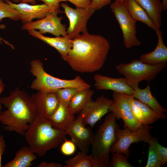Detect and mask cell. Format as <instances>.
<instances>
[{
	"mask_svg": "<svg viewBox=\"0 0 167 167\" xmlns=\"http://www.w3.org/2000/svg\"><path fill=\"white\" fill-rule=\"evenodd\" d=\"M71 41L72 47L65 61L73 70L92 73L102 68L110 48L106 38L87 32L80 34Z\"/></svg>",
	"mask_w": 167,
	"mask_h": 167,
	"instance_id": "obj_1",
	"label": "cell"
},
{
	"mask_svg": "<svg viewBox=\"0 0 167 167\" xmlns=\"http://www.w3.org/2000/svg\"><path fill=\"white\" fill-rule=\"evenodd\" d=\"M0 100L7 108L0 112V122L4 130L24 135L37 115L31 96L18 88Z\"/></svg>",
	"mask_w": 167,
	"mask_h": 167,
	"instance_id": "obj_2",
	"label": "cell"
},
{
	"mask_svg": "<svg viewBox=\"0 0 167 167\" xmlns=\"http://www.w3.org/2000/svg\"><path fill=\"white\" fill-rule=\"evenodd\" d=\"M66 135L65 131L54 128L49 120L37 114L24 135L32 152L41 157L61 144Z\"/></svg>",
	"mask_w": 167,
	"mask_h": 167,
	"instance_id": "obj_3",
	"label": "cell"
},
{
	"mask_svg": "<svg viewBox=\"0 0 167 167\" xmlns=\"http://www.w3.org/2000/svg\"><path fill=\"white\" fill-rule=\"evenodd\" d=\"M119 128L116 119L110 112L94 133L91 145V155L98 167H108L110 149L118 139L117 133Z\"/></svg>",
	"mask_w": 167,
	"mask_h": 167,
	"instance_id": "obj_4",
	"label": "cell"
},
{
	"mask_svg": "<svg viewBox=\"0 0 167 167\" xmlns=\"http://www.w3.org/2000/svg\"><path fill=\"white\" fill-rule=\"evenodd\" d=\"M30 72L35 78L33 80L30 88L44 92H55L58 89L73 87L79 89L90 88L91 85L78 75L72 79H64L52 76L44 70L42 62L39 59H35L30 63Z\"/></svg>",
	"mask_w": 167,
	"mask_h": 167,
	"instance_id": "obj_5",
	"label": "cell"
},
{
	"mask_svg": "<svg viewBox=\"0 0 167 167\" xmlns=\"http://www.w3.org/2000/svg\"><path fill=\"white\" fill-rule=\"evenodd\" d=\"M166 65L167 63L151 65L136 59L128 63H121L115 68L120 74L125 76L128 84L134 90L139 87L140 82H150L154 79Z\"/></svg>",
	"mask_w": 167,
	"mask_h": 167,
	"instance_id": "obj_6",
	"label": "cell"
},
{
	"mask_svg": "<svg viewBox=\"0 0 167 167\" xmlns=\"http://www.w3.org/2000/svg\"><path fill=\"white\" fill-rule=\"evenodd\" d=\"M110 8L122 32L123 44L127 49L139 46L141 42L136 36V22L132 17L123 2H115Z\"/></svg>",
	"mask_w": 167,
	"mask_h": 167,
	"instance_id": "obj_7",
	"label": "cell"
},
{
	"mask_svg": "<svg viewBox=\"0 0 167 167\" xmlns=\"http://www.w3.org/2000/svg\"><path fill=\"white\" fill-rule=\"evenodd\" d=\"M153 126L142 124L137 130L132 131L127 127L123 129L119 128L117 133L118 139L111 148L110 152L122 153L128 158L130 156L131 145L135 143H148L153 137L150 131Z\"/></svg>",
	"mask_w": 167,
	"mask_h": 167,
	"instance_id": "obj_8",
	"label": "cell"
},
{
	"mask_svg": "<svg viewBox=\"0 0 167 167\" xmlns=\"http://www.w3.org/2000/svg\"><path fill=\"white\" fill-rule=\"evenodd\" d=\"M131 95L113 92V101L109 109L116 119H122L124 123V128L127 127L135 131L142 125L135 118L130 104Z\"/></svg>",
	"mask_w": 167,
	"mask_h": 167,
	"instance_id": "obj_9",
	"label": "cell"
},
{
	"mask_svg": "<svg viewBox=\"0 0 167 167\" xmlns=\"http://www.w3.org/2000/svg\"><path fill=\"white\" fill-rule=\"evenodd\" d=\"M61 5L69 21V25L66 30L67 37L73 40L80 33L88 32L87 23L95 11L91 8H73L64 3H62Z\"/></svg>",
	"mask_w": 167,
	"mask_h": 167,
	"instance_id": "obj_10",
	"label": "cell"
},
{
	"mask_svg": "<svg viewBox=\"0 0 167 167\" xmlns=\"http://www.w3.org/2000/svg\"><path fill=\"white\" fill-rule=\"evenodd\" d=\"M61 12L59 9L48 14L44 18L23 25L21 29L27 31L38 30L42 35L47 33L56 36H67L66 26L61 23L62 17H58V14Z\"/></svg>",
	"mask_w": 167,
	"mask_h": 167,
	"instance_id": "obj_11",
	"label": "cell"
},
{
	"mask_svg": "<svg viewBox=\"0 0 167 167\" xmlns=\"http://www.w3.org/2000/svg\"><path fill=\"white\" fill-rule=\"evenodd\" d=\"M65 131L81 151L88 153L94 133L90 126L84 124L82 116L79 115Z\"/></svg>",
	"mask_w": 167,
	"mask_h": 167,
	"instance_id": "obj_12",
	"label": "cell"
},
{
	"mask_svg": "<svg viewBox=\"0 0 167 167\" xmlns=\"http://www.w3.org/2000/svg\"><path fill=\"white\" fill-rule=\"evenodd\" d=\"M113 101L103 95L93 101L92 100L79 112L85 125L91 128L105 114L109 112V107Z\"/></svg>",
	"mask_w": 167,
	"mask_h": 167,
	"instance_id": "obj_13",
	"label": "cell"
},
{
	"mask_svg": "<svg viewBox=\"0 0 167 167\" xmlns=\"http://www.w3.org/2000/svg\"><path fill=\"white\" fill-rule=\"evenodd\" d=\"M31 96L37 114L48 120L57 109L60 102L55 92L38 91Z\"/></svg>",
	"mask_w": 167,
	"mask_h": 167,
	"instance_id": "obj_14",
	"label": "cell"
},
{
	"mask_svg": "<svg viewBox=\"0 0 167 167\" xmlns=\"http://www.w3.org/2000/svg\"><path fill=\"white\" fill-rule=\"evenodd\" d=\"M4 1L10 7L16 9L19 12L21 16L20 20L23 25L31 22L35 19H42L49 14L58 10L52 9L45 4L30 5L27 3L20 2L16 4L9 0Z\"/></svg>",
	"mask_w": 167,
	"mask_h": 167,
	"instance_id": "obj_15",
	"label": "cell"
},
{
	"mask_svg": "<svg viewBox=\"0 0 167 167\" xmlns=\"http://www.w3.org/2000/svg\"><path fill=\"white\" fill-rule=\"evenodd\" d=\"M96 88L98 90H111L133 96L134 89L128 84L125 77L114 78L96 74L94 76Z\"/></svg>",
	"mask_w": 167,
	"mask_h": 167,
	"instance_id": "obj_16",
	"label": "cell"
},
{
	"mask_svg": "<svg viewBox=\"0 0 167 167\" xmlns=\"http://www.w3.org/2000/svg\"><path fill=\"white\" fill-rule=\"evenodd\" d=\"M29 34L39 39L54 48L60 54L62 58L65 61L68 53L72 47L71 40L66 36H56L51 37L46 36L35 29L27 31Z\"/></svg>",
	"mask_w": 167,
	"mask_h": 167,
	"instance_id": "obj_17",
	"label": "cell"
},
{
	"mask_svg": "<svg viewBox=\"0 0 167 167\" xmlns=\"http://www.w3.org/2000/svg\"><path fill=\"white\" fill-rule=\"evenodd\" d=\"M158 38L157 45L152 52L141 55L139 60L142 62L156 65L167 62V47L163 40L162 31L160 29L155 30Z\"/></svg>",
	"mask_w": 167,
	"mask_h": 167,
	"instance_id": "obj_18",
	"label": "cell"
},
{
	"mask_svg": "<svg viewBox=\"0 0 167 167\" xmlns=\"http://www.w3.org/2000/svg\"><path fill=\"white\" fill-rule=\"evenodd\" d=\"M75 119L68 106L60 102L57 109L49 120L54 128L65 131Z\"/></svg>",
	"mask_w": 167,
	"mask_h": 167,
	"instance_id": "obj_19",
	"label": "cell"
},
{
	"mask_svg": "<svg viewBox=\"0 0 167 167\" xmlns=\"http://www.w3.org/2000/svg\"><path fill=\"white\" fill-rule=\"evenodd\" d=\"M144 10L156 28L160 29L161 24L163 10L160 0H135Z\"/></svg>",
	"mask_w": 167,
	"mask_h": 167,
	"instance_id": "obj_20",
	"label": "cell"
},
{
	"mask_svg": "<svg viewBox=\"0 0 167 167\" xmlns=\"http://www.w3.org/2000/svg\"><path fill=\"white\" fill-rule=\"evenodd\" d=\"M94 91L90 88L80 89L71 99L68 107L74 115L80 112L92 100Z\"/></svg>",
	"mask_w": 167,
	"mask_h": 167,
	"instance_id": "obj_21",
	"label": "cell"
},
{
	"mask_svg": "<svg viewBox=\"0 0 167 167\" xmlns=\"http://www.w3.org/2000/svg\"><path fill=\"white\" fill-rule=\"evenodd\" d=\"M133 96L157 112L163 113L167 112V110L160 104L152 95L148 84L144 88L141 89L138 87L135 89Z\"/></svg>",
	"mask_w": 167,
	"mask_h": 167,
	"instance_id": "obj_22",
	"label": "cell"
},
{
	"mask_svg": "<svg viewBox=\"0 0 167 167\" xmlns=\"http://www.w3.org/2000/svg\"><path fill=\"white\" fill-rule=\"evenodd\" d=\"M37 156L29 147H23L15 153L14 158L7 163L3 167H29L34 164L32 162Z\"/></svg>",
	"mask_w": 167,
	"mask_h": 167,
	"instance_id": "obj_23",
	"label": "cell"
},
{
	"mask_svg": "<svg viewBox=\"0 0 167 167\" xmlns=\"http://www.w3.org/2000/svg\"><path fill=\"white\" fill-rule=\"evenodd\" d=\"M124 2L130 15L136 22L139 21L154 30L156 27L144 10L135 0H124Z\"/></svg>",
	"mask_w": 167,
	"mask_h": 167,
	"instance_id": "obj_24",
	"label": "cell"
},
{
	"mask_svg": "<svg viewBox=\"0 0 167 167\" xmlns=\"http://www.w3.org/2000/svg\"><path fill=\"white\" fill-rule=\"evenodd\" d=\"M64 167H98L92 156L79 152L74 157L66 161Z\"/></svg>",
	"mask_w": 167,
	"mask_h": 167,
	"instance_id": "obj_25",
	"label": "cell"
},
{
	"mask_svg": "<svg viewBox=\"0 0 167 167\" xmlns=\"http://www.w3.org/2000/svg\"><path fill=\"white\" fill-rule=\"evenodd\" d=\"M132 101L141 109L147 125L153 123L159 119H165L167 117L165 113H160L154 111L145 104L134 98L133 97L132 98Z\"/></svg>",
	"mask_w": 167,
	"mask_h": 167,
	"instance_id": "obj_26",
	"label": "cell"
},
{
	"mask_svg": "<svg viewBox=\"0 0 167 167\" xmlns=\"http://www.w3.org/2000/svg\"><path fill=\"white\" fill-rule=\"evenodd\" d=\"M5 18L17 21L20 19L21 16L17 10L10 7L4 0H0V22Z\"/></svg>",
	"mask_w": 167,
	"mask_h": 167,
	"instance_id": "obj_27",
	"label": "cell"
},
{
	"mask_svg": "<svg viewBox=\"0 0 167 167\" xmlns=\"http://www.w3.org/2000/svg\"><path fill=\"white\" fill-rule=\"evenodd\" d=\"M80 89L73 87H67L56 90V93L60 102L68 106L73 96Z\"/></svg>",
	"mask_w": 167,
	"mask_h": 167,
	"instance_id": "obj_28",
	"label": "cell"
},
{
	"mask_svg": "<svg viewBox=\"0 0 167 167\" xmlns=\"http://www.w3.org/2000/svg\"><path fill=\"white\" fill-rule=\"evenodd\" d=\"M149 146H151L155 150L162 166L167 162V148L161 145L157 139L153 137L147 143Z\"/></svg>",
	"mask_w": 167,
	"mask_h": 167,
	"instance_id": "obj_29",
	"label": "cell"
},
{
	"mask_svg": "<svg viewBox=\"0 0 167 167\" xmlns=\"http://www.w3.org/2000/svg\"><path fill=\"white\" fill-rule=\"evenodd\" d=\"M113 154L111 160L109 162V167H133L128 161V158L123 153L115 152Z\"/></svg>",
	"mask_w": 167,
	"mask_h": 167,
	"instance_id": "obj_30",
	"label": "cell"
},
{
	"mask_svg": "<svg viewBox=\"0 0 167 167\" xmlns=\"http://www.w3.org/2000/svg\"><path fill=\"white\" fill-rule=\"evenodd\" d=\"M145 167H162L158 156L154 149L151 146L148 148V154Z\"/></svg>",
	"mask_w": 167,
	"mask_h": 167,
	"instance_id": "obj_31",
	"label": "cell"
},
{
	"mask_svg": "<svg viewBox=\"0 0 167 167\" xmlns=\"http://www.w3.org/2000/svg\"><path fill=\"white\" fill-rule=\"evenodd\" d=\"M76 145L71 140H67L66 138L62 143L60 151L65 156H69L73 154L75 151Z\"/></svg>",
	"mask_w": 167,
	"mask_h": 167,
	"instance_id": "obj_32",
	"label": "cell"
},
{
	"mask_svg": "<svg viewBox=\"0 0 167 167\" xmlns=\"http://www.w3.org/2000/svg\"><path fill=\"white\" fill-rule=\"evenodd\" d=\"M133 97V96H131L130 104L132 111L135 118L141 124L147 125L146 120L141 109L138 106L132 102V98Z\"/></svg>",
	"mask_w": 167,
	"mask_h": 167,
	"instance_id": "obj_33",
	"label": "cell"
},
{
	"mask_svg": "<svg viewBox=\"0 0 167 167\" xmlns=\"http://www.w3.org/2000/svg\"><path fill=\"white\" fill-rule=\"evenodd\" d=\"M112 0H91L90 8L95 11L99 10L109 4Z\"/></svg>",
	"mask_w": 167,
	"mask_h": 167,
	"instance_id": "obj_34",
	"label": "cell"
},
{
	"mask_svg": "<svg viewBox=\"0 0 167 167\" xmlns=\"http://www.w3.org/2000/svg\"><path fill=\"white\" fill-rule=\"evenodd\" d=\"M75 5L77 8H90L91 0H67Z\"/></svg>",
	"mask_w": 167,
	"mask_h": 167,
	"instance_id": "obj_35",
	"label": "cell"
},
{
	"mask_svg": "<svg viewBox=\"0 0 167 167\" xmlns=\"http://www.w3.org/2000/svg\"><path fill=\"white\" fill-rule=\"evenodd\" d=\"M43 2L50 8L54 10L59 9L60 6L59 0H38Z\"/></svg>",
	"mask_w": 167,
	"mask_h": 167,
	"instance_id": "obj_36",
	"label": "cell"
},
{
	"mask_svg": "<svg viewBox=\"0 0 167 167\" xmlns=\"http://www.w3.org/2000/svg\"><path fill=\"white\" fill-rule=\"evenodd\" d=\"M6 144L3 135H0V167H2V158L5 150Z\"/></svg>",
	"mask_w": 167,
	"mask_h": 167,
	"instance_id": "obj_37",
	"label": "cell"
},
{
	"mask_svg": "<svg viewBox=\"0 0 167 167\" xmlns=\"http://www.w3.org/2000/svg\"><path fill=\"white\" fill-rule=\"evenodd\" d=\"M62 164L56 162L48 163L45 161H42L37 166L38 167H62Z\"/></svg>",
	"mask_w": 167,
	"mask_h": 167,
	"instance_id": "obj_38",
	"label": "cell"
},
{
	"mask_svg": "<svg viewBox=\"0 0 167 167\" xmlns=\"http://www.w3.org/2000/svg\"><path fill=\"white\" fill-rule=\"evenodd\" d=\"M6 26L4 24H0V29H2L6 28ZM4 42L5 44L8 45L10 46L12 49H15V47L14 45L10 43L7 41L3 39L0 36V44H2L3 42Z\"/></svg>",
	"mask_w": 167,
	"mask_h": 167,
	"instance_id": "obj_39",
	"label": "cell"
},
{
	"mask_svg": "<svg viewBox=\"0 0 167 167\" xmlns=\"http://www.w3.org/2000/svg\"><path fill=\"white\" fill-rule=\"evenodd\" d=\"M4 84L2 80L0 78V96L2 92L4 91ZM1 104H2L0 100V112L1 111L2 109V106Z\"/></svg>",
	"mask_w": 167,
	"mask_h": 167,
	"instance_id": "obj_40",
	"label": "cell"
},
{
	"mask_svg": "<svg viewBox=\"0 0 167 167\" xmlns=\"http://www.w3.org/2000/svg\"><path fill=\"white\" fill-rule=\"evenodd\" d=\"M20 3H29L32 5H36V0H20Z\"/></svg>",
	"mask_w": 167,
	"mask_h": 167,
	"instance_id": "obj_41",
	"label": "cell"
},
{
	"mask_svg": "<svg viewBox=\"0 0 167 167\" xmlns=\"http://www.w3.org/2000/svg\"><path fill=\"white\" fill-rule=\"evenodd\" d=\"M162 10L165 11L167 9V0H162Z\"/></svg>",
	"mask_w": 167,
	"mask_h": 167,
	"instance_id": "obj_42",
	"label": "cell"
},
{
	"mask_svg": "<svg viewBox=\"0 0 167 167\" xmlns=\"http://www.w3.org/2000/svg\"><path fill=\"white\" fill-rule=\"evenodd\" d=\"M12 1L15 3H18L20 2V0H12Z\"/></svg>",
	"mask_w": 167,
	"mask_h": 167,
	"instance_id": "obj_43",
	"label": "cell"
},
{
	"mask_svg": "<svg viewBox=\"0 0 167 167\" xmlns=\"http://www.w3.org/2000/svg\"><path fill=\"white\" fill-rule=\"evenodd\" d=\"M124 0H115L116 2H123Z\"/></svg>",
	"mask_w": 167,
	"mask_h": 167,
	"instance_id": "obj_44",
	"label": "cell"
},
{
	"mask_svg": "<svg viewBox=\"0 0 167 167\" xmlns=\"http://www.w3.org/2000/svg\"><path fill=\"white\" fill-rule=\"evenodd\" d=\"M59 1L60 2L61 1H67V0H59Z\"/></svg>",
	"mask_w": 167,
	"mask_h": 167,
	"instance_id": "obj_45",
	"label": "cell"
}]
</instances>
